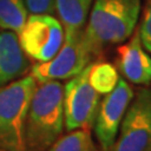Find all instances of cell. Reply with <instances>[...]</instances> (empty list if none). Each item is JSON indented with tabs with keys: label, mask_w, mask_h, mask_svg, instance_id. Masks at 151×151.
<instances>
[{
	"label": "cell",
	"mask_w": 151,
	"mask_h": 151,
	"mask_svg": "<svg viewBox=\"0 0 151 151\" xmlns=\"http://www.w3.org/2000/svg\"><path fill=\"white\" fill-rule=\"evenodd\" d=\"M141 0H93L83 38L89 53L96 57L103 48L126 40L136 28Z\"/></svg>",
	"instance_id": "1"
},
{
	"label": "cell",
	"mask_w": 151,
	"mask_h": 151,
	"mask_svg": "<svg viewBox=\"0 0 151 151\" xmlns=\"http://www.w3.org/2000/svg\"><path fill=\"white\" fill-rule=\"evenodd\" d=\"M64 87L59 81L39 83L25 122L27 151H47L63 132Z\"/></svg>",
	"instance_id": "2"
},
{
	"label": "cell",
	"mask_w": 151,
	"mask_h": 151,
	"mask_svg": "<svg viewBox=\"0 0 151 151\" xmlns=\"http://www.w3.org/2000/svg\"><path fill=\"white\" fill-rule=\"evenodd\" d=\"M37 82L32 76L0 87V149L27 151L25 122Z\"/></svg>",
	"instance_id": "3"
},
{
	"label": "cell",
	"mask_w": 151,
	"mask_h": 151,
	"mask_svg": "<svg viewBox=\"0 0 151 151\" xmlns=\"http://www.w3.org/2000/svg\"><path fill=\"white\" fill-rule=\"evenodd\" d=\"M93 58L83 38V30H64V42L53 58L32 67L37 83L72 78L91 63Z\"/></svg>",
	"instance_id": "4"
},
{
	"label": "cell",
	"mask_w": 151,
	"mask_h": 151,
	"mask_svg": "<svg viewBox=\"0 0 151 151\" xmlns=\"http://www.w3.org/2000/svg\"><path fill=\"white\" fill-rule=\"evenodd\" d=\"M18 38L25 55L37 62H47L62 47L64 28L52 14H30Z\"/></svg>",
	"instance_id": "5"
},
{
	"label": "cell",
	"mask_w": 151,
	"mask_h": 151,
	"mask_svg": "<svg viewBox=\"0 0 151 151\" xmlns=\"http://www.w3.org/2000/svg\"><path fill=\"white\" fill-rule=\"evenodd\" d=\"M129 105L111 151H151V88H142Z\"/></svg>",
	"instance_id": "6"
},
{
	"label": "cell",
	"mask_w": 151,
	"mask_h": 151,
	"mask_svg": "<svg viewBox=\"0 0 151 151\" xmlns=\"http://www.w3.org/2000/svg\"><path fill=\"white\" fill-rule=\"evenodd\" d=\"M89 64L74 76L64 86L63 108L64 126L67 131L88 129L93 126L100 106V93L94 91L88 81Z\"/></svg>",
	"instance_id": "7"
},
{
	"label": "cell",
	"mask_w": 151,
	"mask_h": 151,
	"mask_svg": "<svg viewBox=\"0 0 151 151\" xmlns=\"http://www.w3.org/2000/svg\"><path fill=\"white\" fill-rule=\"evenodd\" d=\"M134 98V91L125 79H119L116 87L112 89L100 103L93 122L94 135L103 151H111L119 135L129 105Z\"/></svg>",
	"instance_id": "8"
},
{
	"label": "cell",
	"mask_w": 151,
	"mask_h": 151,
	"mask_svg": "<svg viewBox=\"0 0 151 151\" xmlns=\"http://www.w3.org/2000/svg\"><path fill=\"white\" fill-rule=\"evenodd\" d=\"M119 68L126 79L135 84L151 83V57L142 48L139 30L126 44L119 47Z\"/></svg>",
	"instance_id": "9"
},
{
	"label": "cell",
	"mask_w": 151,
	"mask_h": 151,
	"mask_svg": "<svg viewBox=\"0 0 151 151\" xmlns=\"http://www.w3.org/2000/svg\"><path fill=\"white\" fill-rule=\"evenodd\" d=\"M29 68L18 34L12 30L0 32V87L20 78Z\"/></svg>",
	"instance_id": "10"
},
{
	"label": "cell",
	"mask_w": 151,
	"mask_h": 151,
	"mask_svg": "<svg viewBox=\"0 0 151 151\" xmlns=\"http://www.w3.org/2000/svg\"><path fill=\"white\" fill-rule=\"evenodd\" d=\"M93 0H55L58 13L64 30H83Z\"/></svg>",
	"instance_id": "11"
},
{
	"label": "cell",
	"mask_w": 151,
	"mask_h": 151,
	"mask_svg": "<svg viewBox=\"0 0 151 151\" xmlns=\"http://www.w3.org/2000/svg\"><path fill=\"white\" fill-rule=\"evenodd\" d=\"M28 18L24 0H0V28L19 34Z\"/></svg>",
	"instance_id": "12"
},
{
	"label": "cell",
	"mask_w": 151,
	"mask_h": 151,
	"mask_svg": "<svg viewBox=\"0 0 151 151\" xmlns=\"http://www.w3.org/2000/svg\"><path fill=\"white\" fill-rule=\"evenodd\" d=\"M119 73L117 69L108 62H98L89 64L88 81L94 91L100 94L110 93L116 87L119 82Z\"/></svg>",
	"instance_id": "13"
},
{
	"label": "cell",
	"mask_w": 151,
	"mask_h": 151,
	"mask_svg": "<svg viewBox=\"0 0 151 151\" xmlns=\"http://www.w3.org/2000/svg\"><path fill=\"white\" fill-rule=\"evenodd\" d=\"M47 151H96L91 130L77 129L57 139Z\"/></svg>",
	"instance_id": "14"
},
{
	"label": "cell",
	"mask_w": 151,
	"mask_h": 151,
	"mask_svg": "<svg viewBox=\"0 0 151 151\" xmlns=\"http://www.w3.org/2000/svg\"><path fill=\"white\" fill-rule=\"evenodd\" d=\"M141 43L144 44L145 49L151 53V0H146L144 17L141 20V25L139 29Z\"/></svg>",
	"instance_id": "15"
},
{
	"label": "cell",
	"mask_w": 151,
	"mask_h": 151,
	"mask_svg": "<svg viewBox=\"0 0 151 151\" xmlns=\"http://www.w3.org/2000/svg\"><path fill=\"white\" fill-rule=\"evenodd\" d=\"M28 13L52 14L55 12V0H24Z\"/></svg>",
	"instance_id": "16"
},
{
	"label": "cell",
	"mask_w": 151,
	"mask_h": 151,
	"mask_svg": "<svg viewBox=\"0 0 151 151\" xmlns=\"http://www.w3.org/2000/svg\"><path fill=\"white\" fill-rule=\"evenodd\" d=\"M0 151H4V150H1V149H0Z\"/></svg>",
	"instance_id": "17"
}]
</instances>
